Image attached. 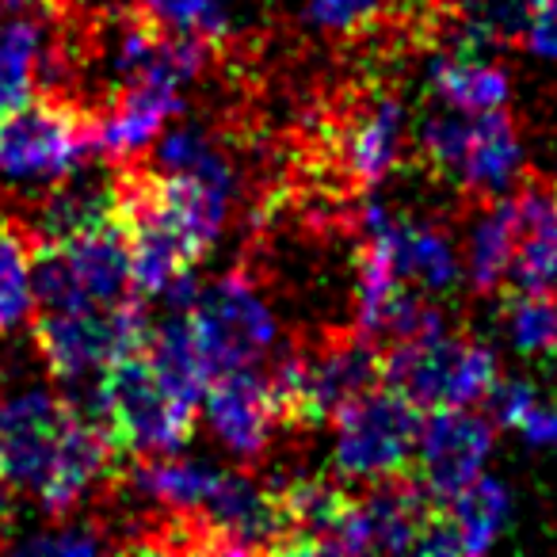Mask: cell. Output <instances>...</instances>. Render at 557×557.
Returning <instances> with one entry per match:
<instances>
[{"label": "cell", "mask_w": 557, "mask_h": 557, "mask_svg": "<svg viewBox=\"0 0 557 557\" xmlns=\"http://www.w3.org/2000/svg\"><path fill=\"white\" fill-rule=\"evenodd\" d=\"M511 523V488L493 473H481L432 511L417 554H485Z\"/></svg>", "instance_id": "obj_16"}, {"label": "cell", "mask_w": 557, "mask_h": 557, "mask_svg": "<svg viewBox=\"0 0 557 557\" xmlns=\"http://www.w3.org/2000/svg\"><path fill=\"white\" fill-rule=\"evenodd\" d=\"M268 374L287 424H325L379 386L382 351L371 336L359 333L351 341L329 344L318 356H283Z\"/></svg>", "instance_id": "obj_9"}, {"label": "cell", "mask_w": 557, "mask_h": 557, "mask_svg": "<svg viewBox=\"0 0 557 557\" xmlns=\"http://www.w3.org/2000/svg\"><path fill=\"white\" fill-rule=\"evenodd\" d=\"M4 12H9V9H4V4H0V16H4Z\"/></svg>", "instance_id": "obj_34"}, {"label": "cell", "mask_w": 557, "mask_h": 557, "mask_svg": "<svg viewBox=\"0 0 557 557\" xmlns=\"http://www.w3.org/2000/svg\"><path fill=\"white\" fill-rule=\"evenodd\" d=\"M111 435L70 394L24 382L0 394V485L50 519L73 516L111 470Z\"/></svg>", "instance_id": "obj_1"}, {"label": "cell", "mask_w": 557, "mask_h": 557, "mask_svg": "<svg viewBox=\"0 0 557 557\" xmlns=\"http://www.w3.org/2000/svg\"><path fill=\"white\" fill-rule=\"evenodd\" d=\"M417 153L478 199L508 195L523 176V141L508 111H458L435 103L412 131Z\"/></svg>", "instance_id": "obj_4"}, {"label": "cell", "mask_w": 557, "mask_h": 557, "mask_svg": "<svg viewBox=\"0 0 557 557\" xmlns=\"http://www.w3.org/2000/svg\"><path fill=\"white\" fill-rule=\"evenodd\" d=\"M508 287L523 295H557V195L546 187H527L519 195V240Z\"/></svg>", "instance_id": "obj_23"}, {"label": "cell", "mask_w": 557, "mask_h": 557, "mask_svg": "<svg viewBox=\"0 0 557 557\" xmlns=\"http://www.w3.org/2000/svg\"><path fill=\"white\" fill-rule=\"evenodd\" d=\"M420 420H424L420 409L401 389L379 382L333 420L336 473L344 481H363V485L397 481L417 458Z\"/></svg>", "instance_id": "obj_8"}, {"label": "cell", "mask_w": 557, "mask_h": 557, "mask_svg": "<svg viewBox=\"0 0 557 557\" xmlns=\"http://www.w3.org/2000/svg\"><path fill=\"white\" fill-rule=\"evenodd\" d=\"M382 382L401 389L417 409H470L488 401L500 382V359L485 341L440 333L412 336L382 351Z\"/></svg>", "instance_id": "obj_5"}, {"label": "cell", "mask_w": 557, "mask_h": 557, "mask_svg": "<svg viewBox=\"0 0 557 557\" xmlns=\"http://www.w3.org/2000/svg\"><path fill=\"white\" fill-rule=\"evenodd\" d=\"M428 92L443 108L504 111L511 100V77L488 50L450 47L428 62Z\"/></svg>", "instance_id": "obj_21"}, {"label": "cell", "mask_w": 557, "mask_h": 557, "mask_svg": "<svg viewBox=\"0 0 557 557\" xmlns=\"http://www.w3.org/2000/svg\"><path fill=\"white\" fill-rule=\"evenodd\" d=\"M496 450V420L478 409H428L420 420L412 470L432 500H447L473 478H481Z\"/></svg>", "instance_id": "obj_14"}, {"label": "cell", "mask_w": 557, "mask_h": 557, "mask_svg": "<svg viewBox=\"0 0 557 557\" xmlns=\"http://www.w3.org/2000/svg\"><path fill=\"white\" fill-rule=\"evenodd\" d=\"M199 412L210 440L225 455L245 458V462L260 458L275 440L278 424H287L275 386H271V374H263L260 367L225 371L218 379H210Z\"/></svg>", "instance_id": "obj_15"}, {"label": "cell", "mask_w": 557, "mask_h": 557, "mask_svg": "<svg viewBox=\"0 0 557 557\" xmlns=\"http://www.w3.org/2000/svg\"><path fill=\"white\" fill-rule=\"evenodd\" d=\"M493 420L500 428H511L527 447L557 455V401H549L531 379H504L488 394Z\"/></svg>", "instance_id": "obj_27"}, {"label": "cell", "mask_w": 557, "mask_h": 557, "mask_svg": "<svg viewBox=\"0 0 557 557\" xmlns=\"http://www.w3.org/2000/svg\"><path fill=\"white\" fill-rule=\"evenodd\" d=\"M35 318V237L0 210V336L20 333Z\"/></svg>", "instance_id": "obj_25"}, {"label": "cell", "mask_w": 557, "mask_h": 557, "mask_svg": "<svg viewBox=\"0 0 557 557\" xmlns=\"http://www.w3.org/2000/svg\"><path fill=\"white\" fill-rule=\"evenodd\" d=\"M149 341V336H146ZM73 401L100 420L119 450L138 458L187 450L199 420V397L169 379L141 344L88 386H73Z\"/></svg>", "instance_id": "obj_2"}, {"label": "cell", "mask_w": 557, "mask_h": 557, "mask_svg": "<svg viewBox=\"0 0 557 557\" xmlns=\"http://www.w3.org/2000/svg\"><path fill=\"white\" fill-rule=\"evenodd\" d=\"M432 511L424 488L382 481L371 485V493L344 500L321 554H412L420 549Z\"/></svg>", "instance_id": "obj_12"}, {"label": "cell", "mask_w": 557, "mask_h": 557, "mask_svg": "<svg viewBox=\"0 0 557 557\" xmlns=\"http://www.w3.org/2000/svg\"><path fill=\"white\" fill-rule=\"evenodd\" d=\"M111 546V539L88 519L62 516L54 519V527H39V531L24 534V539H12L9 549L27 557H92L103 554Z\"/></svg>", "instance_id": "obj_30"}, {"label": "cell", "mask_w": 557, "mask_h": 557, "mask_svg": "<svg viewBox=\"0 0 557 557\" xmlns=\"http://www.w3.org/2000/svg\"><path fill=\"white\" fill-rule=\"evenodd\" d=\"M504 344L519 359H549L557 356V295H523L516 290L504 306Z\"/></svg>", "instance_id": "obj_28"}, {"label": "cell", "mask_w": 557, "mask_h": 557, "mask_svg": "<svg viewBox=\"0 0 557 557\" xmlns=\"http://www.w3.org/2000/svg\"><path fill=\"white\" fill-rule=\"evenodd\" d=\"M523 47L542 62H557V0H534L531 4Z\"/></svg>", "instance_id": "obj_31"}, {"label": "cell", "mask_w": 557, "mask_h": 557, "mask_svg": "<svg viewBox=\"0 0 557 557\" xmlns=\"http://www.w3.org/2000/svg\"><path fill=\"white\" fill-rule=\"evenodd\" d=\"M65 77H73V65L39 16H0V115L32 103L39 88H58Z\"/></svg>", "instance_id": "obj_18"}, {"label": "cell", "mask_w": 557, "mask_h": 557, "mask_svg": "<svg viewBox=\"0 0 557 557\" xmlns=\"http://www.w3.org/2000/svg\"><path fill=\"white\" fill-rule=\"evenodd\" d=\"M222 473H225L222 466L210 462V458L172 450V455L141 458L131 470V488L149 508L184 519V523H195V516H199L210 496H214Z\"/></svg>", "instance_id": "obj_20"}, {"label": "cell", "mask_w": 557, "mask_h": 557, "mask_svg": "<svg viewBox=\"0 0 557 557\" xmlns=\"http://www.w3.org/2000/svg\"><path fill=\"white\" fill-rule=\"evenodd\" d=\"M519 240V195H496L470 218L462 237L466 287L478 295H496L511 275V256Z\"/></svg>", "instance_id": "obj_22"}, {"label": "cell", "mask_w": 557, "mask_h": 557, "mask_svg": "<svg viewBox=\"0 0 557 557\" xmlns=\"http://www.w3.org/2000/svg\"><path fill=\"white\" fill-rule=\"evenodd\" d=\"M191 527H199V546L214 554H260V549H287L290 542L283 496L237 470L222 473L214 496Z\"/></svg>", "instance_id": "obj_13"}, {"label": "cell", "mask_w": 557, "mask_h": 557, "mask_svg": "<svg viewBox=\"0 0 557 557\" xmlns=\"http://www.w3.org/2000/svg\"><path fill=\"white\" fill-rule=\"evenodd\" d=\"M32 333L47 371L73 389L138 351L149 336V321L138 302L119 310H35Z\"/></svg>", "instance_id": "obj_10"}, {"label": "cell", "mask_w": 557, "mask_h": 557, "mask_svg": "<svg viewBox=\"0 0 557 557\" xmlns=\"http://www.w3.org/2000/svg\"><path fill=\"white\" fill-rule=\"evenodd\" d=\"M119 214H123V180L81 164L73 176L39 195L32 218H27V230H32L35 245H58V240L115 225Z\"/></svg>", "instance_id": "obj_17"}, {"label": "cell", "mask_w": 557, "mask_h": 557, "mask_svg": "<svg viewBox=\"0 0 557 557\" xmlns=\"http://www.w3.org/2000/svg\"><path fill=\"white\" fill-rule=\"evenodd\" d=\"M359 230H363V248L382 256L405 287L420 290L435 302H447L466 283L462 245L435 222H424V218L405 214L389 202L371 199L359 214Z\"/></svg>", "instance_id": "obj_11"}, {"label": "cell", "mask_w": 557, "mask_h": 557, "mask_svg": "<svg viewBox=\"0 0 557 557\" xmlns=\"http://www.w3.org/2000/svg\"><path fill=\"white\" fill-rule=\"evenodd\" d=\"M435 4L447 16L455 47L493 54L511 42H523L534 0H435Z\"/></svg>", "instance_id": "obj_24"}, {"label": "cell", "mask_w": 557, "mask_h": 557, "mask_svg": "<svg viewBox=\"0 0 557 557\" xmlns=\"http://www.w3.org/2000/svg\"><path fill=\"white\" fill-rule=\"evenodd\" d=\"M138 302L123 222L35 245V310H119Z\"/></svg>", "instance_id": "obj_7"}, {"label": "cell", "mask_w": 557, "mask_h": 557, "mask_svg": "<svg viewBox=\"0 0 557 557\" xmlns=\"http://www.w3.org/2000/svg\"><path fill=\"white\" fill-rule=\"evenodd\" d=\"M164 302L184 310V321L210 379L225 371L263 367L278 348V318L245 271H225L207 287L187 278Z\"/></svg>", "instance_id": "obj_3"}, {"label": "cell", "mask_w": 557, "mask_h": 557, "mask_svg": "<svg viewBox=\"0 0 557 557\" xmlns=\"http://www.w3.org/2000/svg\"><path fill=\"white\" fill-rule=\"evenodd\" d=\"M401 4L405 0H298V16L310 32L348 39L379 27Z\"/></svg>", "instance_id": "obj_29"}, {"label": "cell", "mask_w": 557, "mask_h": 557, "mask_svg": "<svg viewBox=\"0 0 557 557\" xmlns=\"http://www.w3.org/2000/svg\"><path fill=\"white\" fill-rule=\"evenodd\" d=\"M9 527H12V488L0 485V539H4Z\"/></svg>", "instance_id": "obj_32"}, {"label": "cell", "mask_w": 557, "mask_h": 557, "mask_svg": "<svg viewBox=\"0 0 557 557\" xmlns=\"http://www.w3.org/2000/svg\"><path fill=\"white\" fill-rule=\"evenodd\" d=\"M138 9L164 32L202 47H222L245 27V0H138Z\"/></svg>", "instance_id": "obj_26"}, {"label": "cell", "mask_w": 557, "mask_h": 557, "mask_svg": "<svg viewBox=\"0 0 557 557\" xmlns=\"http://www.w3.org/2000/svg\"><path fill=\"white\" fill-rule=\"evenodd\" d=\"M92 149V115L73 100L35 96L0 115V187L42 195L88 164Z\"/></svg>", "instance_id": "obj_6"}, {"label": "cell", "mask_w": 557, "mask_h": 557, "mask_svg": "<svg viewBox=\"0 0 557 557\" xmlns=\"http://www.w3.org/2000/svg\"><path fill=\"white\" fill-rule=\"evenodd\" d=\"M0 4H4V9H24L27 0H0Z\"/></svg>", "instance_id": "obj_33"}, {"label": "cell", "mask_w": 557, "mask_h": 557, "mask_svg": "<svg viewBox=\"0 0 557 557\" xmlns=\"http://www.w3.org/2000/svg\"><path fill=\"white\" fill-rule=\"evenodd\" d=\"M409 138L412 115L405 100L394 92H379L344 123L336 149H341V164L356 184L379 187L397 172Z\"/></svg>", "instance_id": "obj_19"}]
</instances>
